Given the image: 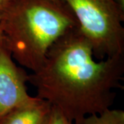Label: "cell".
<instances>
[{
  "instance_id": "obj_2",
  "label": "cell",
  "mask_w": 124,
  "mask_h": 124,
  "mask_svg": "<svg viewBox=\"0 0 124 124\" xmlns=\"http://www.w3.org/2000/svg\"><path fill=\"white\" fill-rule=\"evenodd\" d=\"M78 27L63 3L50 0H12L3 10L0 33L13 59L35 72L50 48Z\"/></svg>"
},
{
  "instance_id": "obj_10",
  "label": "cell",
  "mask_w": 124,
  "mask_h": 124,
  "mask_svg": "<svg viewBox=\"0 0 124 124\" xmlns=\"http://www.w3.org/2000/svg\"><path fill=\"white\" fill-rule=\"evenodd\" d=\"M50 1H52L53 2H56V3H62L61 0H50Z\"/></svg>"
},
{
  "instance_id": "obj_4",
  "label": "cell",
  "mask_w": 124,
  "mask_h": 124,
  "mask_svg": "<svg viewBox=\"0 0 124 124\" xmlns=\"http://www.w3.org/2000/svg\"><path fill=\"white\" fill-rule=\"evenodd\" d=\"M28 75L17 66L0 33V120L15 108L34 100L26 83Z\"/></svg>"
},
{
  "instance_id": "obj_8",
  "label": "cell",
  "mask_w": 124,
  "mask_h": 124,
  "mask_svg": "<svg viewBox=\"0 0 124 124\" xmlns=\"http://www.w3.org/2000/svg\"><path fill=\"white\" fill-rule=\"evenodd\" d=\"M12 0H0V10H4Z\"/></svg>"
},
{
  "instance_id": "obj_3",
  "label": "cell",
  "mask_w": 124,
  "mask_h": 124,
  "mask_svg": "<svg viewBox=\"0 0 124 124\" xmlns=\"http://www.w3.org/2000/svg\"><path fill=\"white\" fill-rule=\"evenodd\" d=\"M75 18L97 60L124 55L123 12L115 0H61Z\"/></svg>"
},
{
  "instance_id": "obj_11",
  "label": "cell",
  "mask_w": 124,
  "mask_h": 124,
  "mask_svg": "<svg viewBox=\"0 0 124 124\" xmlns=\"http://www.w3.org/2000/svg\"><path fill=\"white\" fill-rule=\"evenodd\" d=\"M2 15H3V10H0V22H1V17H2Z\"/></svg>"
},
{
  "instance_id": "obj_7",
  "label": "cell",
  "mask_w": 124,
  "mask_h": 124,
  "mask_svg": "<svg viewBox=\"0 0 124 124\" xmlns=\"http://www.w3.org/2000/svg\"><path fill=\"white\" fill-rule=\"evenodd\" d=\"M48 124H73L56 108L52 106V110Z\"/></svg>"
},
{
  "instance_id": "obj_5",
  "label": "cell",
  "mask_w": 124,
  "mask_h": 124,
  "mask_svg": "<svg viewBox=\"0 0 124 124\" xmlns=\"http://www.w3.org/2000/svg\"><path fill=\"white\" fill-rule=\"evenodd\" d=\"M52 106L35 97L34 100L15 108L0 120V124H48Z\"/></svg>"
},
{
  "instance_id": "obj_6",
  "label": "cell",
  "mask_w": 124,
  "mask_h": 124,
  "mask_svg": "<svg viewBox=\"0 0 124 124\" xmlns=\"http://www.w3.org/2000/svg\"><path fill=\"white\" fill-rule=\"evenodd\" d=\"M80 124H124V111L108 109L100 114L87 116Z\"/></svg>"
},
{
  "instance_id": "obj_1",
  "label": "cell",
  "mask_w": 124,
  "mask_h": 124,
  "mask_svg": "<svg viewBox=\"0 0 124 124\" xmlns=\"http://www.w3.org/2000/svg\"><path fill=\"white\" fill-rule=\"evenodd\" d=\"M124 55L96 61L78 27L53 45L43 66L28 75L37 97L48 101L73 124L110 109L121 88Z\"/></svg>"
},
{
  "instance_id": "obj_9",
  "label": "cell",
  "mask_w": 124,
  "mask_h": 124,
  "mask_svg": "<svg viewBox=\"0 0 124 124\" xmlns=\"http://www.w3.org/2000/svg\"><path fill=\"white\" fill-rule=\"evenodd\" d=\"M115 1L119 6L120 9L124 12V0H115Z\"/></svg>"
}]
</instances>
